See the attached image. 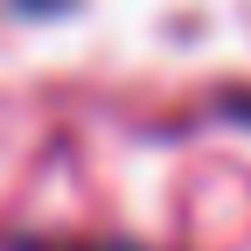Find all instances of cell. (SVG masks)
I'll list each match as a JSON object with an SVG mask.
<instances>
[{
  "label": "cell",
  "mask_w": 251,
  "mask_h": 251,
  "mask_svg": "<svg viewBox=\"0 0 251 251\" xmlns=\"http://www.w3.org/2000/svg\"><path fill=\"white\" fill-rule=\"evenodd\" d=\"M0 251H153V244H133V237H35V230H14V237H0Z\"/></svg>",
  "instance_id": "6da1fadb"
},
{
  "label": "cell",
  "mask_w": 251,
  "mask_h": 251,
  "mask_svg": "<svg viewBox=\"0 0 251 251\" xmlns=\"http://www.w3.org/2000/svg\"><path fill=\"white\" fill-rule=\"evenodd\" d=\"M216 112H224L230 126H251V91H230V98H224V105H216Z\"/></svg>",
  "instance_id": "7a4b0ae2"
}]
</instances>
